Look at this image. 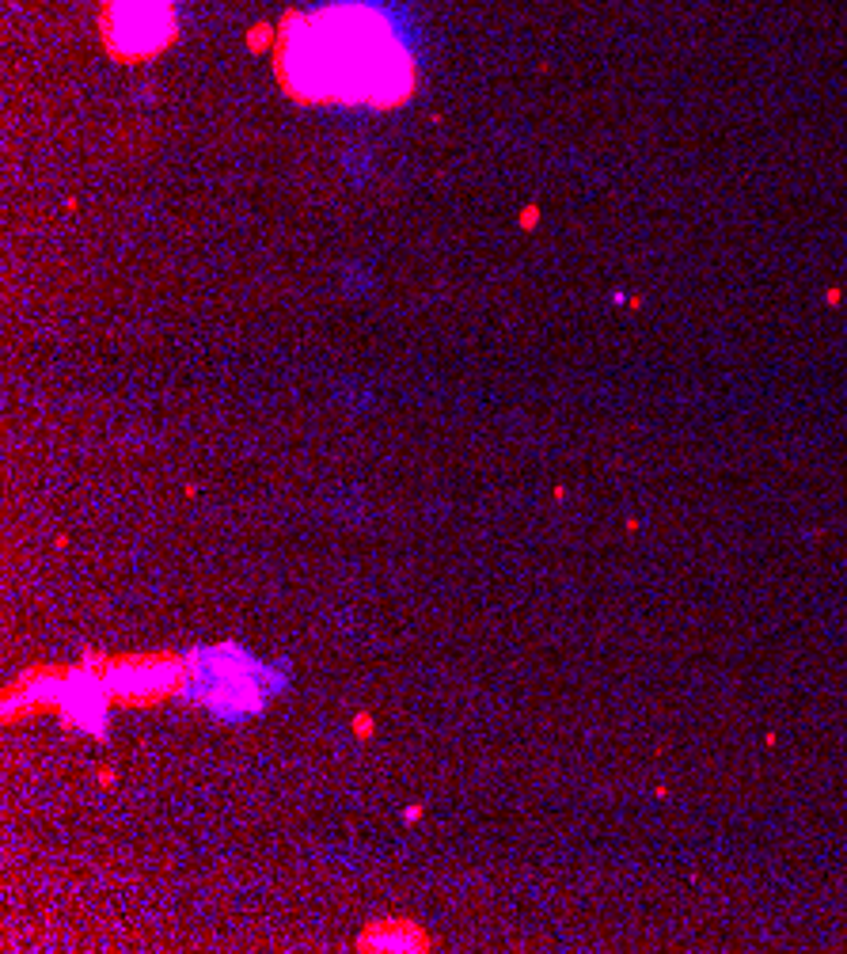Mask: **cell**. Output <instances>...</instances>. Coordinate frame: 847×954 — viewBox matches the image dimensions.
I'll return each instance as SVG.
<instances>
[{
    "label": "cell",
    "instance_id": "5b68a950",
    "mask_svg": "<svg viewBox=\"0 0 847 954\" xmlns=\"http://www.w3.org/2000/svg\"><path fill=\"white\" fill-rule=\"evenodd\" d=\"M107 700H111V688H107L103 674H96V669H69L57 708H62V719L69 726L85 730V734H103Z\"/></svg>",
    "mask_w": 847,
    "mask_h": 954
},
{
    "label": "cell",
    "instance_id": "6da1fadb",
    "mask_svg": "<svg viewBox=\"0 0 847 954\" xmlns=\"http://www.w3.org/2000/svg\"><path fill=\"white\" fill-rule=\"evenodd\" d=\"M289 85L309 99L388 107L414 85L411 54L392 23L372 8H323L293 27L286 43Z\"/></svg>",
    "mask_w": 847,
    "mask_h": 954
},
{
    "label": "cell",
    "instance_id": "8992f818",
    "mask_svg": "<svg viewBox=\"0 0 847 954\" xmlns=\"http://www.w3.org/2000/svg\"><path fill=\"white\" fill-rule=\"evenodd\" d=\"M361 951H426V935L411 924H380L361 935Z\"/></svg>",
    "mask_w": 847,
    "mask_h": 954
},
{
    "label": "cell",
    "instance_id": "3957f363",
    "mask_svg": "<svg viewBox=\"0 0 847 954\" xmlns=\"http://www.w3.org/2000/svg\"><path fill=\"white\" fill-rule=\"evenodd\" d=\"M176 0H114L111 4V46L126 57L156 54L176 31L171 15Z\"/></svg>",
    "mask_w": 847,
    "mask_h": 954
},
{
    "label": "cell",
    "instance_id": "277c9868",
    "mask_svg": "<svg viewBox=\"0 0 847 954\" xmlns=\"http://www.w3.org/2000/svg\"><path fill=\"white\" fill-rule=\"evenodd\" d=\"M107 688L119 700H156V696L179 692L187 677V662L176 658H134V662H111L103 669Z\"/></svg>",
    "mask_w": 847,
    "mask_h": 954
},
{
    "label": "cell",
    "instance_id": "7a4b0ae2",
    "mask_svg": "<svg viewBox=\"0 0 847 954\" xmlns=\"http://www.w3.org/2000/svg\"><path fill=\"white\" fill-rule=\"evenodd\" d=\"M281 685L286 677L255 662L239 646H210V651L187 654V677L179 692L210 708L213 716L239 723V719L259 716Z\"/></svg>",
    "mask_w": 847,
    "mask_h": 954
}]
</instances>
